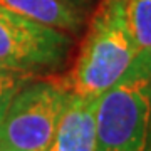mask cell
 Listing matches in <instances>:
<instances>
[{"label":"cell","instance_id":"1","mask_svg":"<svg viewBox=\"0 0 151 151\" xmlns=\"http://www.w3.org/2000/svg\"><path fill=\"white\" fill-rule=\"evenodd\" d=\"M138 54L123 15L121 0H103L87 29L65 89L99 99L126 74Z\"/></svg>","mask_w":151,"mask_h":151},{"label":"cell","instance_id":"2","mask_svg":"<svg viewBox=\"0 0 151 151\" xmlns=\"http://www.w3.org/2000/svg\"><path fill=\"white\" fill-rule=\"evenodd\" d=\"M151 52L138 50L126 74L101 94L96 108V151L151 150Z\"/></svg>","mask_w":151,"mask_h":151},{"label":"cell","instance_id":"3","mask_svg":"<svg viewBox=\"0 0 151 151\" xmlns=\"http://www.w3.org/2000/svg\"><path fill=\"white\" fill-rule=\"evenodd\" d=\"M67 94L64 84H25L0 119V151H49Z\"/></svg>","mask_w":151,"mask_h":151},{"label":"cell","instance_id":"4","mask_svg":"<svg viewBox=\"0 0 151 151\" xmlns=\"http://www.w3.org/2000/svg\"><path fill=\"white\" fill-rule=\"evenodd\" d=\"M70 45L67 32L0 7V67L25 74L57 69Z\"/></svg>","mask_w":151,"mask_h":151},{"label":"cell","instance_id":"5","mask_svg":"<svg viewBox=\"0 0 151 151\" xmlns=\"http://www.w3.org/2000/svg\"><path fill=\"white\" fill-rule=\"evenodd\" d=\"M97 99L69 92L49 151H96Z\"/></svg>","mask_w":151,"mask_h":151},{"label":"cell","instance_id":"6","mask_svg":"<svg viewBox=\"0 0 151 151\" xmlns=\"http://www.w3.org/2000/svg\"><path fill=\"white\" fill-rule=\"evenodd\" d=\"M0 7L64 32H77L84 19L82 0H0Z\"/></svg>","mask_w":151,"mask_h":151},{"label":"cell","instance_id":"7","mask_svg":"<svg viewBox=\"0 0 151 151\" xmlns=\"http://www.w3.org/2000/svg\"><path fill=\"white\" fill-rule=\"evenodd\" d=\"M121 7L138 50L151 52V0H121Z\"/></svg>","mask_w":151,"mask_h":151},{"label":"cell","instance_id":"8","mask_svg":"<svg viewBox=\"0 0 151 151\" xmlns=\"http://www.w3.org/2000/svg\"><path fill=\"white\" fill-rule=\"evenodd\" d=\"M30 81H32V74L0 67V119L7 111L14 96Z\"/></svg>","mask_w":151,"mask_h":151},{"label":"cell","instance_id":"9","mask_svg":"<svg viewBox=\"0 0 151 151\" xmlns=\"http://www.w3.org/2000/svg\"><path fill=\"white\" fill-rule=\"evenodd\" d=\"M150 97H151V79H150Z\"/></svg>","mask_w":151,"mask_h":151}]
</instances>
